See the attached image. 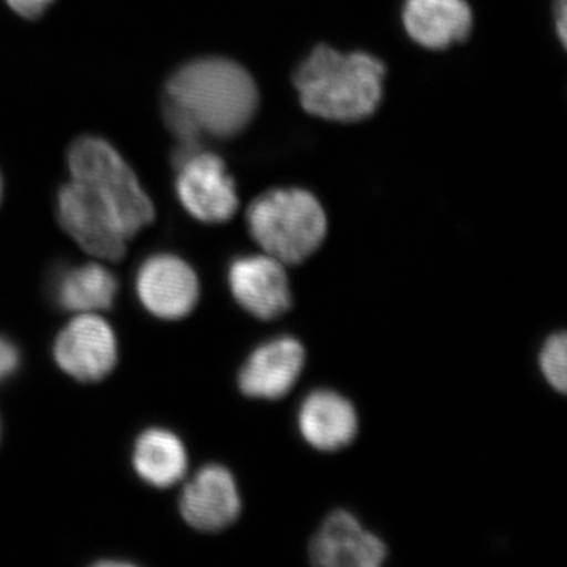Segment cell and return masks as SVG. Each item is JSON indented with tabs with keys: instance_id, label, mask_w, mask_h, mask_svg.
<instances>
[{
	"instance_id": "1",
	"label": "cell",
	"mask_w": 567,
	"mask_h": 567,
	"mask_svg": "<svg viewBox=\"0 0 567 567\" xmlns=\"http://www.w3.org/2000/svg\"><path fill=\"white\" fill-rule=\"evenodd\" d=\"M259 93L251 74L221 58L186 63L167 81L164 121L178 147H200L204 137H233L256 114Z\"/></svg>"
},
{
	"instance_id": "2",
	"label": "cell",
	"mask_w": 567,
	"mask_h": 567,
	"mask_svg": "<svg viewBox=\"0 0 567 567\" xmlns=\"http://www.w3.org/2000/svg\"><path fill=\"white\" fill-rule=\"evenodd\" d=\"M385 65L365 52L317 47L295 71L301 106L324 121L357 122L374 114L383 95Z\"/></svg>"
},
{
	"instance_id": "3",
	"label": "cell",
	"mask_w": 567,
	"mask_h": 567,
	"mask_svg": "<svg viewBox=\"0 0 567 567\" xmlns=\"http://www.w3.org/2000/svg\"><path fill=\"white\" fill-rule=\"evenodd\" d=\"M69 167L71 181L84 186L110 212L130 240L155 218L151 197L110 142L81 137L71 145Z\"/></svg>"
},
{
	"instance_id": "4",
	"label": "cell",
	"mask_w": 567,
	"mask_h": 567,
	"mask_svg": "<svg viewBox=\"0 0 567 567\" xmlns=\"http://www.w3.org/2000/svg\"><path fill=\"white\" fill-rule=\"evenodd\" d=\"M249 234L265 254L279 262L300 264L317 251L327 235V215L306 189H271L246 213Z\"/></svg>"
},
{
	"instance_id": "5",
	"label": "cell",
	"mask_w": 567,
	"mask_h": 567,
	"mask_svg": "<svg viewBox=\"0 0 567 567\" xmlns=\"http://www.w3.org/2000/svg\"><path fill=\"white\" fill-rule=\"evenodd\" d=\"M174 163L178 171L177 196L189 215L208 224L234 218L238 208L237 186L219 156L197 148Z\"/></svg>"
},
{
	"instance_id": "6",
	"label": "cell",
	"mask_w": 567,
	"mask_h": 567,
	"mask_svg": "<svg viewBox=\"0 0 567 567\" xmlns=\"http://www.w3.org/2000/svg\"><path fill=\"white\" fill-rule=\"evenodd\" d=\"M117 354L114 330L96 315H78L54 342L55 363L80 382H100L110 375Z\"/></svg>"
},
{
	"instance_id": "7",
	"label": "cell",
	"mask_w": 567,
	"mask_h": 567,
	"mask_svg": "<svg viewBox=\"0 0 567 567\" xmlns=\"http://www.w3.org/2000/svg\"><path fill=\"white\" fill-rule=\"evenodd\" d=\"M136 293L152 316L183 319L196 308L200 286L192 265L175 254H153L136 275Z\"/></svg>"
},
{
	"instance_id": "8",
	"label": "cell",
	"mask_w": 567,
	"mask_h": 567,
	"mask_svg": "<svg viewBox=\"0 0 567 567\" xmlns=\"http://www.w3.org/2000/svg\"><path fill=\"white\" fill-rule=\"evenodd\" d=\"M58 218L62 229L85 252L111 262L125 256L130 238L80 183L71 181L62 186L58 194Z\"/></svg>"
},
{
	"instance_id": "9",
	"label": "cell",
	"mask_w": 567,
	"mask_h": 567,
	"mask_svg": "<svg viewBox=\"0 0 567 567\" xmlns=\"http://www.w3.org/2000/svg\"><path fill=\"white\" fill-rule=\"evenodd\" d=\"M229 287L235 301L257 319H276L292 306L284 264L268 254L235 260L229 268Z\"/></svg>"
},
{
	"instance_id": "10",
	"label": "cell",
	"mask_w": 567,
	"mask_h": 567,
	"mask_svg": "<svg viewBox=\"0 0 567 567\" xmlns=\"http://www.w3.org/2000/svg\"><path fill=\"white\" fill-rule=\"evenodd\" d=\"M241 498L229 470L207 465L192 477L181 496L186 524L199 532L215 533L233 525L240 516Z\"/></svg>"
},
{
	"instance_id": "11",
	"label": "cell",
	"mask_w": 567,
	"mask_h": 567,
	"mask_svg": "<svg viewBox=\"0 0 567 567\" xmlns=\"http://www.w3.org/2000/svg\"><path fill=\"white\" fill-rule=\"evenodd\" d=\"M386 554L385 544L342 509L324 518L309 546L312 565L322 567H377Z\"/></svg>"
},
{
	"instance_id": "12",
	"label": "cell",
	"mask_w": 567,
	"mask_h": 567,
	"mask_svg": "<svg viewBox=\"0 0 567 567\" xmlns=\"http://www.w3.org/2000/svg\"><path fill=\"white\" fill-rule=\"evenodd\" d=\"M305 349L297 339L278 338L254 350L238 375L241 393L254 399L282 398L305 368Z\"/></svg>"
},
{
	"instance_id": "13",
	"label": "cell",
	"mask_w": 567,
	"mask_h": 567,
	"mask_svg": "<svg viewBox=\"0 0 567 567\" xmlns=\"http://www.w3.org/2000/svg\"><path fill=\"white\" fill-rule=\"evenodd\" d=\"M404 28L410 39L425 50H446L461 43L473 28L465 0H405Z\"/></svg>"
},
{
	"instance_id": "14",
	"label": "cell",
	"mask_w": 567,
	"mask_h": 567,
	"mask_svg": "<svg viewBox=\"0 0 567 567\" xmlns=\"http://www.w3.org/2000/svg\"><path fill=\"white\" fill-rule=\"evenodd\" d=\"M298 427L309 445L330 453L353 442L358 432V416L344 395L319 390L309 394L301 404Z\"/></svg>"
},
{
	"instance_id": "15",
	"label": "cell",
	"mask_w": 567,
	"mask_h": 567,
	"mask_svg": "<svg viewBox=\"0 0 567 567\" xmlns=\"http://www.w3.org/2000/svg\"><path fill=\"white\" fill-rule=\"evenodd\" d=\"M117 290L115 276L99 264L65 268L52 281L55 303L76 315H95L110 309Z\"/></svg>"
},
{
	"instance_id": "16",
	"label": "cell",
	"mask_w": 567,
	"mask_h": 567,
	"mask_svg": "<svg viewBox=\"0 0 567 567\" xmlns=\"http://www.w3.org/2000/svg\"><path fill=\"white\" fill-rule=\"evenodd\" d=\"M133 466L148 486L173 487L185 476L188 454L174 432L148 429L134 443Z\"/></svg>"
},
{
	"instance_id": "17",
	"label": "cell",
	"mask_w": 567,
	"mask_h": 567,
	"mask_svg": "<svg viewBox=\"0 0 567 567\" xmlns=\"http://www.w3.org/2000/svg\"><path fill=\"white\" fill-rule=\"evenodd\" d=\"M540 369L550 386L558 393L567 388V339L565 333L551 336L540 350Z\"/></svg>"
},
{
	"instance_id": "18",
	"label": "cell",
	"mask_w": 567,
	"mask_h": 567,
	"mask_svg": "<svg viewBox=\"0 0 567 567\" xmlns=\"http://www.w3.org/2000/svg\"><path fill=\"white\" fill-rule=\"evenodd\" d=\"M21 364V354L18 347L10 339L0 336V383L9 380Z\"/></svg>"
},
{
	"instance_id": "19",
	"label": "cell",
	"mask_w": 567,
	"mask_h": 567,
	"mask_svg": "<svg viewBox=\"0 0 567 567\" xmlns=\"http://www.w3.org/2000/svg\"><path fill=\"white\" fill-rule=\"evenodd\" d=\"M54 0H7L10 9L28 20L41 17Z\"/></svg>"
},
{
	"instance_id": "20",
	"label": "cell",
	"mask_w": 567,
	"mask_h": 567,
	"mask_svg": "<svg viewBox=\"0 0 567 567\" xmlns=\"http://www.w3.org/2000/svg\"><path fill=\"white\" fill-rule=\"evenodd\" d=\"M559 7H563V9H566V0H558Z\"/></svg>"
},
{
	"instance_id": "21",
	"label": "cell",
	"mask_w": 567,
	"mask_h": 567,
	"mask_svg": "<svg viewBox=\"0 0 567 567\" xmlns=\"http://www.w3.org/2000/svg\"><path fill=\"white\" fill-rule=\"evenodd\" d=\"M0 197H2V181H0Z\"/></svg>"
}]
</instances>
